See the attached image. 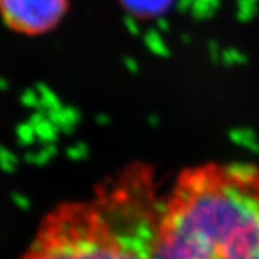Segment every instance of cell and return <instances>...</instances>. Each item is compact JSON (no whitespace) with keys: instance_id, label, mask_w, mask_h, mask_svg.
Returning a JSON list of instances; mask_svg holds the SVG:
<instances>
[{"instance_id":"obj_3","label":"cell","mask_w":259,"mask_h":259,"mask_svg":"<svg viewBox=\"0 0 259 259\" xmlns=\"http://www.w3.org/2000/svg\"><path fill=\"white\" fill-rule=\"evenodd\" d=\"M69 0H0V16L20 35H44L62 20Z\"/></svg>"},{"instance_id":"obj_2","label":"cell","mask_w":259,"mask_h":259,"mask_svg":"<svg viewBox=\"0 0 259 259\" xmlns=\"http://www.w3.org/2000/svg\"><path fill=\"white\" fill-rule=\"evenodd\" d=\"M163 197L133 167L85 200L54 207L19 259H151Z\"/></svg>"},{"instance_id":"obj_1","label":"cell","mask_w":259,"mask_h":259,"mask_svg":"<svg viewBox=\"0 0 259 259\" xmlns=\"http://www.w3.org/2000/svg\"><path fill=\"white\" fill-rule=\"evenodd\" d=\"M151 259H259V167L183 171L163 197Z\"/></svg>"}]
</instances>
